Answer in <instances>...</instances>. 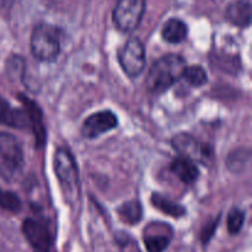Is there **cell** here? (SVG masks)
<instances>
[{
  "instance_id": "ba28073f",
  "label": "cell",
  "mask_w": 252,
  "mask_h": 252,
  "mask_svg": "<svg viewBox=\"0 0 252 252\" xmlns=\"http://www.w3.org/2000/svg\"><path fill=\"white\" fill-rule=\"evenodd\" d=\"M172 148L180 154L194 162H207L212 159L213 150L209 145L198 142L196 138L186 133H180L175 135L171 140Z\"/></svg>"
},
{
  "instance_id": "9c48e42d",
  "label": "cell",
  "mask_w": 252,
  "mask_h": 252,
  "mask_svg": "<svg viewBox=\"0 0 252 252\" xmlns=\"http://www.w3.org/2000/svg\"><path fill=\"white\" fill-rule=\"evenodd\" d=\"M22 234L34 251L49 252L53 245V236L46 223L34 218L25 219Z\"/></svg>"
},
{
  "instance_id": "30bf717a",
  "label": "cell",
  "mask_w": 252,
  "mask_h": 252,
  "mask_svg": "<svg viewBox=\"0 0 252 252\" xmlns=\"http://www.w3.org/2000/svg\"><path fill=\"white\" fill-rule=\"evenodd\" d=\"M118 126V118L112 111L103 110L89 116L83 123L81 134L88 139H95L103 133L115 129Z\"/></svg>"
},
{
  "instance_id": "d6986e66",
  "label": "cell",
  "mask_w": 252,
  "mask_h": 252,
  "mask_svg": "<svg viewBox=\"0 0 252 252\" xmlns=\"http://www.w3.org/2000/svg\"><path fill=\"white\" fill-rule=\"evenodd\" d=\"M0 208L11 213H17L21 211V201L14 192L0 189Z\"/></svg>"
},
{
  "instance_id": "8fae6325",
  "label": "cell",
  "mask_w": 252,
  "mask_h": 252,
  "mask_svg": "<svg viewBox=\"0 0 252 252\" xmlns=\"http://www.w3.org/2000/svg\"><path fill=\"white\" fill-rule=\"evenodd\" d=\"M143 240L147 252H165L172 240V230L164 224L153 223L145 229Z\"/></svg>"
},
{
  "instance_id": "9a60e30c",
  "label": "cell",
  "mask_w": 252,
  "mask_h": 252,
  "mask_svg": "<svg viewBox=\"0 0 252 252\" xmlns=\"http://www.w3.org/2000/svg\"><path fill=\"white\" fill-rule=\"evenodd\" d=\"M121 220L128 225H137L143 219V207L139 201H128L118 208Z\"/></svg>"
},
{
  "instance_id": "5b68a950",
  "label": "cell",
  "mask_w": 252,
  "mask_h": 252,
  "mask_svg": "<svg viewBox=\"0 0 252 252\" xmlns=\"http://www.w3.org/2000/svg\"><path fill=\"white\" fill-rule=\"evenodd\" d=\"M54 171L66 199H78V166L71 153L65 148H58L54 154Z\"/></svg>"
},
{
  "instance_id": "5bb4252c",
  "label": "cell",
  "mask_w": 252,
  "mask_h": 252,
  "mask_svg": "<svg viewBox=\"0 0 252 252\" xmlns=\"http://www.w3.org/2000/svg\"><path fill=\"white\" fill-rule=\"evenodd\" d=\"M187 34H189V27H187L186 22L180 19H175V17L167 20L161 30V36L164 41L172 44L184 42Z\"/></svg>"
},
{
  "instance_id": "3957f363",
  "label": "cell",
  "mask_w": 252,
  "mask_h": 252,
  "mask_svg": "<svg viewBox=\"0 0 252 252\" xmlns=\"http://www.w3.org/2000/svg\"><path fill=\"white\" fill-rule=\"evenodd\" d=\"M59 29L49 24H38L31 34V52L41 62H53L61 53Z\"/></svg>"
},
{
  "instance_id": "ac0fdd59",
  "label": "cell",
  "mask_w": 252,
  "mask_h": 252,
  "mask_svg": "<svg viewBox=\"0 0 252 252\" xmlns=\"http://www.w3.org/2000/svg\"><path fill=\"white\" fill-rule=\"evenodd\" d=\"M244 223H245V213L244 211L239 208H231L228 214V219H226V226H228V231L231 235H238L243 229Z\"/></svg>"
},
{
  "instance_id": "2e32d148",
  "label": "cell",
  "mask_w": 252,
  "mask_h": 252,
  "mask_svg": "<svg viewBox=\"0 0 252 252\" xmlns=\"http://www.w3.org/2000/svg\"><path fill=\"white\" fill-rule=\"evenodd\" d=\"M152 203L153 206L157 209H159L160 212H162L164 214L170 217H174V218H181L186 213V209L184 208L180 204L175 203V202L170 201L166 197L161 196L159 193H153L152 196Z\"/></svg>"
},
{
  "instance_id": "277c9868",
  "label": "cell",
  "mask_w": 252,
  "mask_h": 252,
  "mask_svg": "<svg viewBox=\"0 0 252 252\" xmlns=\"http://www.w3.org/2000/svg\"><path fill=\"white\" fill-rule=\"evenodd\" d=\"M24 166V150L14 135L0 132V180L12 181Z\"/></svg>"
},
{
  "instance_id": "ffe728a7",
  "label": "cell",
  "mask_w": 252,
  "mask_h": 252,
  "mask_svg": "<svg viewBox=\"0 0 252 252\" xmlns=\"http://www.w3.org/2000/svg\"><path fill=\"white\" fill-rule=\"evenodd\" d=\"M219 224V218L213 219L209 223H207L206 225L202 228L201 231V241L204 246H207L209 244V241L212 240V238L214 236V233H216L217 228H218Z\"/></svg>"
},
{
  "instance_id": "8992f818",
  "label": "cell",
  "mask_w": 252,
  "mask_h": 252,
  "mask_svg": "<svg viewBox=\"0 0 252 252\" xmlns=\"http://www.w3.org/2000/svg\"><path fill=\"white\" fill-rule=\"evenodd\" d=\"M145 7V0H117L112 12L116 27L122 32L137 30L144 16Z\"/></svg>"
},
{
  "instance_id": "7c38bea8",
  "label": "cell",
  "mask_w": 252,
  "mask_h": 252,
  "mask_svg": "<svg viewBox=\"0 0 252 252\" xmlns=\"http://www.w3.org/2000/svg\"><path fill=\"white\" fill-rule=\"evenodd\" d=\"M225 19L238 27H249L251 25L250 0H235L225 10Z\"/></svg>"
},
{
  "instance_id": "4fadbf2b",
  "label": "cell",
  "mask_w": 252,
  "mask_h": 252,
  "mask_svg": "<svg viewBox=\"0 0 252 252\" xmlns=\"http://www.w3.org/2000/svg\"><path fill=\"white\" fill-rule=\"evenodd\" d=\"M170 169L180 181L186 185L193 184L199 177V169L197 167L196 162L185 157H177L171 162Z\"/></svg>"
},
{
  "instance_id": "7a4b0ae2",
  "label": "cell",
  "mask_w": 252,
  "mask_h": 252,
  "mask_svg": "<svg viewBox=\"0 0 252 252\" xmlns=\"http://www.w3.org/2000/svg\"><path fill=\"white\" fill-rule=\"evenodd\" d=\"M186 68V61L177 54L160 57L153 63L147 76V88L153 95H160L169 90Z\"/></svg>"
},
{
  "instance_id": "6da1fadb",
  "label": "cell",
  "mask_w": 252,
  "mask_h": 252,
  "mask_svg": "<svg viewBox=\"0 0 252 252\" xmlns=\"http://www.w3.org/2000/svg\"><path fill=\"white\" fill-rule=\"evenodd\" d=\"M20 100L24 103V108L12 107L1 95H0V123L17 129H30L33 132L37 147H42L46 142V130H44L42 112L34 102L25 96Z\"/></svg>"
},
{
  "instance_id": "44dd1931",
  "label": "cell",
  "mask_w": 252,
  "mask_h": 252,
  "mask_svg": "<svg viewBox=\"0 0 252 252\" xmlns=\"http://www.w3.org/2000/svg\"><path fill=\"white\" fill-rule=\"evenodd\" d=\"M34 252H38V251H34Z\"/></svg>"
},
{
  "instance_id": "e0dca14e",
  "label": "cell",
  "mask_w": 252,
  "mask_h": 252,
  "mask_svg": "<svg viewBox=\"0 0 252 252\" xmlns=\"http://www.w3.org/2000/svg\"><path fill=\"white\" fill-rule=\"evenodd\" d=\"M181 79H184L189 86L199 88V86H203L204 84L208 81V75H207V71L204 70L202 66L186 65V68H185L184 71H182Z\"/></svg>"
},
{
  "instance_id": "52a82bcc",
  "label": "cell",
  "mask_w": 252,
  "mask_h": 252,
  "mask_svg": "<svg viewBox=\"0 0 252 252\" xmlns=\"http://www.w3.org/2000/svg\"><path fill=\"white\" fill-rule=\"evenodd\" d=\"M118 62L129 78H138L145 66V47L137 37H130L118 52Z\"/></svg>"
}]
</instances>
